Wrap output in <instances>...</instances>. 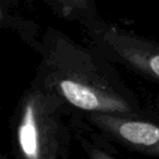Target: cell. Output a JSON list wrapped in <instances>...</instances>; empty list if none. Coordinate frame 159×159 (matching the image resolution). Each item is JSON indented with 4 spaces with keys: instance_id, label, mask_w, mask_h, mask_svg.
Wrapping results in <instances>:
<instances>
[{
    "instance_id": "obj_2",
    "label": "cell",
    "mask_w": 159,
    "mask_h": 159,
    "mask_svg": "<svg viewBox=\"0 0 159 159\" xmlns=\"http://www.w3.org/2000/svg\"><path fill=\"white\" fill-rule=\"evenodd\" d=\"M119 133L130 143L159 150V129L152 124L139 121L123 122L119 126Z\"/></svg>"
},
{
    "instance_id": "obj_1",
    "label": "cell",
    "mask_w": 159,
    "mask_h": 159,
    "mask_svg": "<svg viewBox=\"0 0 159 159\" xmlns=\"http://www.w3.org/2000/svg\"><path fill=\"white\" fill-rule=\"evenodd\" d=\"M61 91L66 98L74 106L87 110H125L124 106L120 102L102 98L92 89L73 81H62Z\"/></svg>"
},
{
    "instance_id": "obj_4",
    "label": "cell",
    "mask_w": 159,
    "mask_h": 159,
    "mask_svg": "<svg viewBox=\"0 0 159 159\" xmlns=\"http://www.w3.org/2000/svg\"><path fill=\"white\" fill-rule=\"evenodd\" d=\"M147 64L150 70H152L157 76H159V55H156L150 58V59L148 60Z\"/></svg>"
},
{
    "instance_id": "obj_3",
    "label": "cell",
    "mask_w": 159,
    "mask_h": 159,
    "mask_svg": "<svg viewBox=\"0 0 159 159\" xmlns=\"http://www.w3.org/2000/svg\"><path fill=\"white\" fill-rule=\"evenodd\" d=\"M19 141L25 156L29 158L38 157L37 131H36L35 121H34L33 108L31 106L27 107L23 123L19 130Z\"/></svg>"
}]
</instances>
